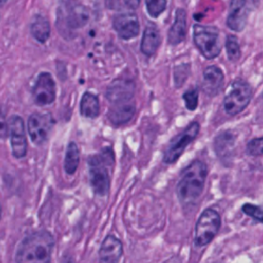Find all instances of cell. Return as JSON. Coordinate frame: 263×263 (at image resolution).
I'll return each instance as SVG.
<instances>
[{
	"instance_id": "6da1fadb",
	"label": "cell",
	"mask_w": 263,
	"mask_h": 263,
	"mask_svg": "<svg viewBox=\"0 0 263 263\" xmlns=\"http://www.w3.org/2000/svg\"><path fill=\"white\" fill-rule=\"evenodd\" d=\"M53 246L54 238L46 230L29 234L17 248L15 263H50Z\"/></svg>"
},
{
	"instance_id": "7a4b0ae2",
	"label": "cell",
	"mask_w": 263,
	"mask_h": 263,
	"mask_svg": "<svg viewBox=\"0 0 263 263\" xmlns=\"http://www.w3.org/2000/svg\"><path fill=\"white\" fill-rule=\"evenodd\" d=\"M206 174V165L197 159L182 171L176 190L180 203L190 206L197 201L203 191Z\"/></svg>"
},
{
	"instance_id": "3957f363",
	"label": "cell",
	"mask_w": 263,
	"mask_h": 263,
	"mask_svg": "<svg viewBox=\"0 0 263 263\" xmlns=\"http://www.w3.org/2000/svg\"><path fill=\"white\" fill-rule=\"evenodd\" d=\"M87 163L92 191L99 196H105L110 189V170L114 164L112 149L104 148L100 153L91 155Z\"/></svg>"
},
{
	"instance_id": "277c9868",
	"label": "cell",
	"mask_w": 263,
	"mask_h": 263,
	"mask_svg": "<svg viewBox=\"0 0 263 263\" xmlns=\"http://www.w3.org/2000/svg\"><path fill=\"white\" fill-rule=\"evenodd\" d=\"M86 7L77 0H61L57 10V28L67 37L74 30L82 28L88 22Z\"/></svg>"
},
{
	"instance_id": "5b68a950",
	"label": "cell",
	"mask_w": 263,
	"mask_h": 263,
	"mask_svg": "<svg viewBox=\"0 0 263 263\" xmlns=\"http://www.w3.org/2000/svg\"><path fill=\"white\" fill-rule=\"evenodd\" d=\"M193 41L199 52L205 59L218 57L222 49L220 32L217 27L196 24L193 27Z\"/></svg>"
},
{
	"instance_id": "8992f818",
	"label": "cell",
	"mask_w": 263,
	"mask_h": 263,
	"mask_svg": "<svg viewBox=\"0 0 263 263\" xmlns=\"http://www.w3.org/2000/svg\"><path fill=\"white\" fill-rule=\"evenodd\" d=\"M252 87L250 84L238 78L232 81L229 89L224 98V110L228 115H236L240 113L249 105L252 99Z\"/></svg>"
},
{
	"instance_id": "52a82bcc",
	"label": "cell",
	"mask_w": 263,
	"mask_h": 263,
	"mask_svg": "<svg viewBox=\"0 0 263 263\" xmlns=\"http://www.w3.org/2000/svg\"><path fill=\"white\" fill-rule=\"evenodd\" d=\"M221 226V218L213 209L204 210L195 225L194 242L197 247H203L212 241Z\"/></svg>"
},
{
	"instance_id": "ba28073f",
	"label": "cell",
	"mask_w": 263,
	"mask_h": 263,
	"mask_svg": "<svg viewBox=\"0 0 263 263\" xmlns=\"http://www.w3.org/2000/svg\"><path fill=\"white\" fill-rule=\"evenodd\" d=\"M199 133V123L197 121L191 122L187 125L183 132L173 138L163 154V162L174 163L182 155L186 147L197 137Z\"/></svg>"
},
{
	"instance_id": "9c48e42d",
	"label": "cell",
	"mask_w": 263,
	"mask_h": 263,
	"mask_svg": "<svg viewBox=\"0 0 263 263\" xmlns=\"http://www.w3.org/2000/svg\"><path fill=\"white\" fill-rule=\"evenodd\" d=\"M8 122V135L10 137V146L12 155L20 159L27 154V137L25 132L24 120L21 116L13 115L9 118Z\"/></svg>"
},
{
	"instance_id": "30bf717a",
	"label": "cell",
	"mask_w": 263,
	"mask_h": 263,
	"mask_svg": "<svg viewBox=\"0 0 263 263\" xmlns=\"http://www.w3.org/2000/svg\"><path fill=\"white\" fill-rule=\"evenodd\" d=\"M54 121L49 113H33L28 119V133L31 141L41 145L46 139Z\"/></svg>"
},
{
	"instance_id": "8fae6325",
	"label": "cell",
	"mask_w": 263,
	"mask_h": 263,
	"mask_svg": "<svg viewBox=\"0 0 263 263\" xmlns=\"http://www.w3.org/2000/svg\"><path fill=\"white\" fill-rule=\"evenodd\" d=\"M33 99L38 106L51 104L55 99V83L52 76L43 72L39 74L33 88Z\"/></svg>"
},
{
	"instance_id": "7c38bea8",
	"label": "cell",
	"mask_w": 263,
	"mask_h": 263,
	"mask_svg": "<svg viewBox=\"0 0 263 263\" xmlns=\"http://www.w3.org/2000/svg\"><path fill=\"white\" fill-rule=\"evenodd\" d=\"M135 93L134 81L125 78L113 80L106 90V98L111 104L133 101Z\"/></svg>"
},
{
	"instance_id": "4fadbf2b",
	"label": "cell",
	"mask_w": 263,
	"mask_h": 263,
	"mask_svg": "<svg viewBox=\"0 0 263 263\" xmlns=\"http://www.w3.org/2000/svg\"><path fill=\"white\" fill-rule=\"evenodd\" d=\"M113 28L118 36L124 40L135 38L139 34L140 24L136 13L122 12L116 14L113 18Z\"/></svg>"
},
{
	"instance_id": "5bb4252c",
	"label": "cell",
	"mask_w": 263,
	"mask_h": 263,
	"mask_svg": "<svg viewBox=\"0 0 263 263\" xmlns=\"http://www.w3.org/2000/svg\"><path fill=\"white\" fill-rule=\"evenodd\" d=\"M123 253L121 241L114 235H108L103 240L99 251V263H118Z\"/></svg>"
},
{
	"instance_id": "9a60e30c",
	"label": "cell",
	"mask_w": 263,
	"mask_h": 263,
	"mask_svg": "<svg viewBox=\"0 0 263 263\" xmlns=\"http://www.w3.org/2000/svg\"><path fill=\"white\" fill-rule=\"evenodd\" d=\"M224 83V74L217 66H209L204 69L202 75V90L210 97L217 96Z\"/></svg>"
},
{
	"instance_id": "2e32d148",
	"label": "cell",
	"mask_w": 263,
	"mask_h": 263,
	"mask_svg": "<svg viewBox=\"0 0 263 263\" xmlns=\"http://www.w3.org/2000/svg\"><path fill=\"white\" fill-rule=\"evenodd\" d=\"M136 106L133 101L112 104L108 112L109 121L115 125L120 126L127 123L135 115Z\"/></svg>"
},
{
	"instance_id": "e0dca14e",
	"label": "cell",
	"mask_w": 263,
	"mask_h": 263,
	"mask_svg": "<svg viewBox=\"0 0 263 263\" xmlns=\"http://www.w3.org/2000/svg\"><path fill=\"white\" fill-rule=\"evenodd\" d=\"M247 0H231L230 10L227 16V26L235 32L243 30L247 22V13L245 10Z\"/></svg>"
},
{
	"instance_id": "ac0fdd59",
	"label": "cell",
	"mask_w": 263,
	"mask_h": 263,
	"mask_svg": "<svg viewBox=\"0 0 263 263\" xmlns=\"http://www.w3.org/2000/svg\"><path fill=\"white\" fill-rule=\"evenodd\" d=\"M186 36V11L178 8L175 13V21L168 31L167 41L171 45L181 43Z\"/></svg>"
},
{
	"instance_id": "d6986e66",
	"label": "cell",
	"mask_w": 263,
	"mask_h": 263,
	"mask_svg": "<svg viewBox=\"0 0 263 263\" xmlns=\"http://www.w3.org/2000/svg\"><path fill=\"white\" fill-rule=\"evenodd\" d=\"M160 40L161 39H160L159 30L157 29L156 26H154L153 24H150L149 26L146 27L143 33V37L141 41V51L147 57L153 55L156 52L157 48L159 47Z\"/></svg>"
},
{
	"instance_id": "ffe728a7",
	"label": "cell",
	"mask_w": 263,
	"mask_h": 263,
	"mask_svg": "<svg viewBox=\"0 0 263 263\" xmlns=\"http://www.w3.org/2000/svg\"><path fill=\"white\" fill-rule=\"evenodd\" d=\"M215 150L221 159L229 158L234 148V137L231 133L225 132L215 139Z\"/></svg>"
},
{
	"instance_id": "44dd1931",
	"label": "cell",
	"mask_w": 263,
	"mask_h": 263,
	"mask_svg": "<svg viewBox=\"0 0 263 263\" xmlns=\"http://www.w3.org/2000/svg\"><path fill=\"white\" fill-rule=\"evenodd\" d=\"M80 113L87 118H96L100 113V103L96 95L84 92L80 101Z\"/></svg>"
},
{
	"instance_id": "7402d4cb",
	"label": "cell",
	"mask_w": 263,
	"mask_h": 263,
	"mask_svg": "<svg viewBox=\"0 0 263 263\" xmlns=\"http://www.w3.org/2000/svg\"><path fill=\"white\" fill-rule=\"evenodd\" d=\"M31 33L38 42L44 43L50 35V26L48 21L42 15L35 16L31 25Z\"/></svg>"
},
{
	"instance_id": "603a6c76",
	"label": "cell",
	"mask_w": 263,
	"mask_h": 263,
	"mask_svg": "<svg viewBox=\"0 0 263 263\" xmlns=\"http://www.w3.org/2000/svg\"><path fill=\"white\" fill-rule=\"evenodd\" d=\"M79 164V149L74 142H70L65 155L64 168L68 175H73Z\"/></svg>"
},
{
	"instance_id": "cb8c5ba5",
	"label": "cell",
	"mask_w": 263,
	"mask_h": 263,
	"mask_svg": "<svg viewBox=\"0 0 263 263\" xmlns=\"http://www.w3.org/2000/svg\"><path fill=\"white\" fill-rule=\"evenodd\" d=\"M225 46H226V52H227L228 59L231 62L238 61L241 55V52H240V47H239V43L236 36L234 35L227 36Z\"/></svg>"
},
{
	"instance_id": "d4e9b609",
	"label": "cell",
	"mask_w": 263,
	"mask_h": 263,
	"mask_svg": "<svg viewBox=\"0 0 263 263\" xmlns=\"http://www.w3.org/2000/svg\"><path fill=\"white\" fill-rule=\"evenodd\" d=\"M147 11L152 17H158L165 9L166 0H145Z\"/></svg>"
},
{
	"instance_id": "484cf974",
	"label": "cell",
	"mask_w": 263,
	"mask_h": 263,
	"mask_svg": "<svg viewBox=\"0 0 263 263\" xmlns=\"http://www.w3.org/2000/svg\"><path fill=\"white\" fill-rule=\"evenodd\" d=\"M183 99L186 105V108L190 111H193L196 109L198 104V90L197 88H193L190 90H187L183 95Z\"/></svg>"
},
{
	"instance_id": "4316f807",
	"label": "cell",
	"mask_w": 263,
	"mask_h": 263,
	"mask_svg": "<svg viewBox=\"0 0 263 263\" xmlns=\"http://www.w3.org/2000/svg\"><path fill=\"white\" fill-rule=\"evenodd\" d=\"M262 145H263V141H262L261 137L252 139L247 144V152H248V154H250L252 156H260V155H262Z\"/></svg>"
},
{
	"instance_id": "83f0119b",
	"label": "cell",
	"mask_w": 263,
	"mask_h": 263,
	"mask_svg": "<svg viewBox=\"0 0 263 263\" xmlns=\"http://www.w3.org/2000/svg\"><path fill=\"white\" fill-rule=\"evenodd\" d=\"M241 210L246 215L253 218L254 220H256L258 222L262 221V210L259 206L254 205L252 203H246L242 205Z\"/></svg>"
},
{
	"instance_id": "f1b7e54d",
	"label": "cell",
	"mask_w": 263,
	"mask_h": 263,
	"mask_svg": "<svg viewBox=\"0 0 263 263\" xmlns=\"http://www.w3.org/2000/svg\"><path fill=\"white\" fill-rule=\"evenodd\" d=\"M8 136V122L5 119V116L0 112V139H5Z\"/></svg>"
},
{
	"instance_id": "f546056e",
	"label": "cell",
	"mask_w": 263,
	"mask_h": 263,
	"mask_svg": "<svg viewBox=\"0 0 263 263\" xmlns=\"http://www.w3.org/2000/svg\"><path fill=\"white\" fill-rule=\"evenodd\" d=\"M123 2L125 6L128 7L129 9H136L140 4V0H123Z\"/></svg>"
},
{
	"instance_id": "4dcf8cb0",
	"label": "cell",
	"mask_w": 263,
	"mask_h": 263,
	"mask_svg": "<svg viewBox=\"0 0 263 263\" xmlns=\"http://www.w3.org/2000/svg\"><path fill=\"white\" fill-rule=\"evenodd\" d=\"M105 3L109 9H114V8L118 7V5H119L118 0H105Z\"/></svg>"
},
{
	"instance_id": "1f68e13d",
	"label": "cell",
	"mask_w": 263,
	"mask_h": 263,
	"mask_svg": "<svg viewBox=\"0 0 263 263\" xmlns=\"http://www.w3.org/2000/svg\"><path fill=\"white\" fill-rule=\"evenodd\" d=\"M164 263H180V261L177 259V258H171L170 260H167L166 262Z\"/></svg>"
},
{
	"instance_id": "d6a6232c",
	"label": "cell",
	"mask_w": 263,
	"mask_h": 263,
	"mask_svg": "<svg viewBox=\"0 0 263 263\" xmlns=\"http://www.w3.org/2000/svg\"><path fill=\"white\" fill-rule=\"evenodd\" d=\"M64 262H65V263H73V262L70 261L69 259H64Z\"/></svg>"
},
{
	"instance_id": "836d02e7",
	"label": "cell",
	"mask_w": 263,
	"mask_h": 263,
	"mask_svg": "<svg viewBox=\"0 0 263 263\" xmlns=\"http://www.w3.org/2000/svg\"><path fill=\"white\" fill-rule=\"evenodd\" d=\"M7 0H0V4H3L4 2H6Z\"/></svg>"
},
{
	"instance_id": "e575fe53",
	"label": "cell",
	"mask_w": 263,
	"mask_h": 263,
	"mask_svg": "<svg viewBox=\"0 0 263 263\" xmlns=\"http://www.w3.org/2000/svg\"><path fill=\"white\" fill-rule=\"evenodd\" d=\"M0 216H1V205H0Z\"/></svg>"
}]
</instances>
